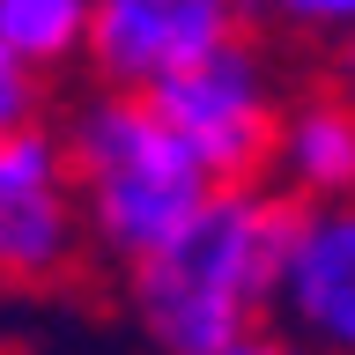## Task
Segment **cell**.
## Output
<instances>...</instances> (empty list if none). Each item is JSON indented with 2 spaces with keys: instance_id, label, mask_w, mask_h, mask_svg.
<instances>
[{
  "instance_id": "cell-1",
  "label": "cell",
  "mask_w": 355,
  "mask_h": 355,
  "mask_svg": "<svg viewBox=\"0 0 355 355\" xmlns=\"http://www.w3.org/2000/svg\"><path fill=\"white\" fill-rule=\"evenodd\" d=\"M282 222L288 193L237 178V185H215L155 252L119 266L141 340L155 355H215L222 340L266 326Z\"/></svg>"
},
{
  "instance_id": "cell-2",
  "label": "cell",
  "mask_w": 355,
  "mask_h": 355,
  "mask_svg": "<svg viewBox=\"0 0 355 355\" xmlns=\"http://www.w3.org/2000/svg\"><path fill=\"white\" fill-rule=\"evenodd\" d=\"M60 141H67V185H74V207H82L89 252H104L111 266H133L141 252H155L215 193L200 155L163 126V111L141 89L96 82L60 119Z\"/></svg>"
},
{
  "instance_id": "cell-3",
  "label": "cell",
  "mask_w": 355,
  "mask_h": 355,
  "mask_svg": "<svg viewBox=\"0 0 355 355\" xmlns=\"http://www.w3.org/2000/svg\"><path fill=\"white\" fill-rule=\"evenodd\" d=\"M163 126L200 155V171L215 185H237V178L266 171V148H274V126H282V60L259 30H237L222 37L215 52L185 60L178 74H163L155 89H141Z\"/></svg>"
},
{
  "instance_id": "cell-4",
  "label": "cell",
  "mask_w": 355,
  "mask_h": 355,
  "mask_svg": "<svg viewBox=\"0 0 355 355\" xmlns=\"http://www.w3.org/2000/svg\"><path fill=\"white\" fill-rule=\"evenodd\" d=\"M89 252L82 207L67 185V141L44 119H22L0 141V288H67Z\"/></svg>"
},
{
  "instance_id": "cell-5",
  "label": "cell",
  "mask_w": 355,
  "mask_h": 355,
  "mask_svg": "<svg viewBox=\"0 0 355 355\" xmlns=\"http://www.w3.org/2000/svg\"><path fill=\"white\" fill-rule=\"evenodd\" d=\"M266 318L304 355H355V200H288Z\"/></svg>"
},
{
  "instance_id": "cell-6",
  "label": "cell",
  "mask_w": 355,
  "mask_h": 355,
  "mask_svg": "<svg viewBox=\"0 0 355 355\" xmlns=\"http://www.w3.org/2000/svg\"><path fill=\"white\" fill-rule=\"evenodd\" d=\"M237 30H252L244 0H96L82 67L104 89H155Z\"/></svg>"
},
{
  "instance_id": "cell-7",
  "label": "cell",
  "mask_w": 355,
  "mask_h": 355,
  "mask_svg": "<svg viewBox=\"0 0 355 355\" xmlns=\"http://www.w3.org/2000/svg\"><path fill=\"white\" fill-rule=\"evenodd\" d=\"M266 171L288 200H355V96H340L333 82L288 96Z\"/></svg>"
},
{
  "instance_id": "cell-8",
  "label": "cell",
  "mask_w": 355,
  "mask_h": 355,
  "mask_svg": "<svg viewBox=\"0 0 355 355\" xmlns=\"http://www.w3.org/2000/svg\"><path fill=\"white\" fill-rule=\"evenodd\" d=\"M89 15H96V0H0V44L30 74H67V67H82Z\"/></svg>"
},
{
  "instance_id": "cell-9",
  "label": "cell",
  "mask_w": 355,
  "mask_h": 355,
  "mask_svg": "<svg viewBox=\"0 0 355 355\" xmlns=\"http://www.w3.org/2000/svg\"><path fill=\"white\" fill-rule=\"evenodd\" d=\"M244 22L282 44H340L355 37V0H244Z\"/></svg>"
},
{
  "instance_id": "cell-10",
  "label": "cell",
  "mask_w": 355,
  "mask_h": 355,
  "mask_svg": "<svg viewBox=\"0 0 355 355\" xmlns=\"http://www.w3.org/2000/svg\"><path fill=\"white\" fill-rule=\"evenodd\" d=\"M37 96H44V74H30V67L0 44V141H8L22 119H37Z\"/></svg>"
},
{
  "instance_id": "cell-11",
  "label": "cell",
  "mask_w": 355,
  "mask_h": 355,
  "mask_svg": "<svg viewBox=\"0 0 355 355\" xmlns=\"http://www.w3.org/2000/svg\"><path fill=\"white\" fill-rule=\"evenodd\" d=\"M215 355H288V340H282V333H266V326H252V333H237V340H222Z\"/></svg>"
},
{
  "instance_id": "cell-12",
  "label": "cell",
  "mask_w": 355,
  "mask_h": 355,
  "mask_svg": "<svg viewBox=\"0 0 355 355\" xmlns=\"http://www.w3.org/2000/svg\"><path fill=\"white\" fill-rule=\"evenodd\" d=\"M333 89H340V96H355V37L333 44Z\"/></svg>"
}]
</instances>
